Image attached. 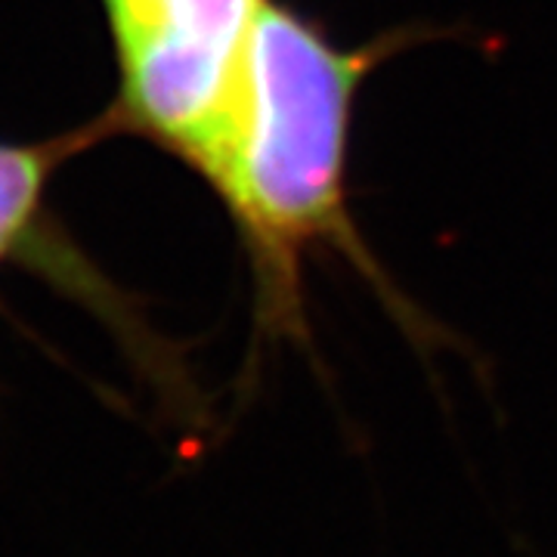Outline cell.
I'll return each mask as SVG.
<instances>
[{
  "instance_id": "cell-1",
  "label": "cell",
  "mask_w": 557,
  "mask_h": 557,
  "mask_svg": "<svg viewBox=\"0 0 557 557\" xmlns=\"http://www.w3.org/2000/svg\"><path fill=\"white\" fill-rule=\"evenodd\" d=\"M403 47L397 35L341 47L292 3L267 0L260 10L233 137L211 183L251 267L258 338L307 341L304 263L322 248L350 260L406 325L416 322L347 205L359 90Z\"/></svg>"
},
{
  "instance_id": "cell-2",
  "label": "cell",
  "mask_w": 557,
  "mask_h": 557,
  "mask_svg": "<svg viewBox=\"0 0 557 557\" xmlns=\"http://www.w3.org/2000/svg\"><path fill=\"white\" fill-rule=\"evenodd\" d=\"M267 0H102L119 62L106 134L149 139L214 183Z\"/></svg>"
},
{
  "instance_id": "cell-3",
  "label": "cell",
  "mask_w": 557,
  "mask_h": 557,
  "mask_svg": "<svg viewBox=\"0 0 557 557\" xmlns=\"http://www.w3.org/2000/svg\"><path fill=\"white\" fill-rule=\"evenodd\" d=\"M81 139L0 143V263L32 233L47 180Z\"/></svg>"
}]
</instances>
